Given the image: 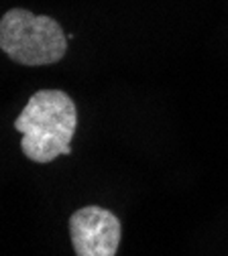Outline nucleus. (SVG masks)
Returning a JSON list of instances; mask_svg holds the SVG:
<instances>
[{
	"mask_svg": "<svg viewBox=\"0 0 228 256\" xmlns=\"http://www.w3.org/2000/svg\"><path fill=\"white\" fill-rule=\"evenodd\" d=\"M70 236L78 256H114L120 244V222L104 208H82L70 218Z\"/></svg>",
	"mask_w": 228,
	"mask_h": 256,
	"instance_id": "obj_3",
	"label": "nucleus"
},
{
	"mask_svg": "<svg viewBox=\"0 0 228 256\" xmlns=\"http://www.w3.org/2000/svg\"><path fill=\"white\" fill-rule=\"evenodd\" d=\"M76 124V104L61 90L33 94L15 120V128L23 134L21 148L35 163H51L59 154H70Z\"/></svg>",
	"mask_w": 228,
	"mask_h": 256,
	"instance_id": "obj_1",
	"label": "nucleus"
},
{
	"mask_svg": "<svg viewBox=\"0 0 228 256\" xmlns=\"http://www.w3.org/2000/svg\"><path fill=\"white\" fill-rule=\"evenodd\" d=\"M0 49L21 66L39 68L63 59L68 39L51 16L13 8L0 18Z\"/></svg>",
	"mask_w": 228,
	"mask_h": 256,
	"instance_id": "obj_2",
	"label": "nucleus"
}]
</instances>
